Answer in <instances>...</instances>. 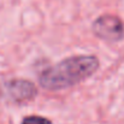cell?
I'll return each instance as SVG.
<instances>
[{
  "instance_id": "1",
  "label": "cell",
  "mask_w": 124,
  "mask_h": 124,
  "mask_svg": "<svg viewBox=\"0 0 124 124\" xmlns=\"http://www.w3.org/2000/svg\"><path fill=\"white\" fill-rule=\"evenodd\" d=\"M99 69V60L94 55H75L46 69L39 82L47 90H63L83 82Z\"/></svg>"
},
{
  "instance_id": "2",
  "label": "cell",
  "mask_w": 124,
  "mask_h": 124,
  "mask_svg": "<svg viewBox=\"0 0 124 124\" xmlns=\"http://www.w3.org/2000/svg\"><path fill=\"white\" fill-rule=\"evenodd\" d=\"M94 34L106 41L117 42L124 38L123 22L113 15H104L95 19L92 25Z\"/></svg>"
},
{
  "instance_id": "3",
  "label": "cell",
  "mask_w": 124,
  "mask_h": 124,
  "mask_svg": "<svg viewBox=\"0 0 124 124\" xmlns=\"http://www.w3.org/2000/svg\"><path fill=\"white\" fill-rule=\"evenodd\" d=\"M5 89L8 96L16 102L28 101L38 94L35 85L31 82L24 81V80H13L11 82L6 83Z\"/></svg>"
},
{
  "instance_id": "4",
  "label": "cell",
  "mask_w": 124,
  "mask_h": 124,
  "mask_svg": "<svg viewBox=\"0 0 124 124\" xmlns=\"http://www.w3.org/2000/svg\"><path fill=\"white\" fill-rule=\"evenodd\" d=\"M22 124H52L49 119L43 118L40 116H29L23 119Z\"/></svg>"
}]
</instances>
